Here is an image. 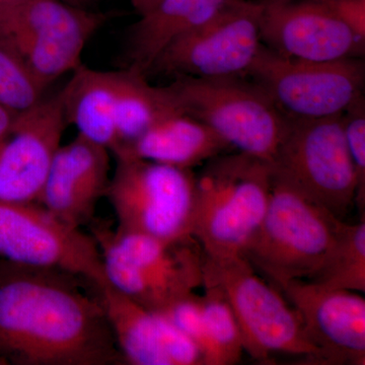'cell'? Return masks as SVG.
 I'll use <instances>...</instances> for the list:
<instances>
[{
	"mask_svg": "<svg viewBox=\"0 0 365 365\" xmlns=\"http://www.w3.org/2000/svg\"><path fill=\"white\" fill-rule=\"evenodd\" d=\"M81 279L0 261V365L123 364L102 300Z\"/></svg>",
	"mask_w": 365,
	"mask_h": 365,
	"instance_id": "obj_1",
	"label": "cell"
},
{
	"mask_svg": "<svg viewBox=\"0 0 365 365\" xmlns=\"http://www.w3.org/2000/svg\"><path fill=\"white\" fill-rule=\"evenodd\" d=\"M272 165L244 153L220 155L196 177L192 237L208 258L242 257L267 209Z\"/></svg>",
	"mask_w": 365,
	"mask_h": 365,
	"instance_id": "obj_2",
	"label": "cell"
},
{
	"mask_svg": "<svg viewBox=\"0 0 365 365\" xmlns=\"http://www.w3.org/2000/svg\"><path fill=\"white\" fill-rule=\"evenodd\" d=\"M343 222L272 170L267 209L242 257L276 287L287 281L309 279Z\"/></svg>",
	"mask_w": 365,
	"mask_h": 365,
	"instance_id": "obj_3",
	"label": "cell"
},
{
	"mask_svg": "<svg viewBox=\"0 0 365 365\" xmlns=\"http://www.w3.org/2000/svg\"><path fill=\"white\" fill-rule=\"evenodd\" d=\"M204 285L217 288L227 300L241 329L245 352L254 359L267 362L272 355L283 354L328 365L324 353L307 337L297 309L246 259L205 256Z\"/></svg>",
	"mask_w": 365,
	"mask_h": 365,
	"instance_id": "obj_4",
	"label": "cell"
},
{
	"mask_svg": "<svg viewBox=\"0 0 365 365\" xmlns=\"http://www.w3.org/2000/svg\"><path fill=\"white\" fill-rule=\"evenodd\" d=\"M168 86L182 113L207 125L230 148L273 163L288 117L261 86L244 78L186 76Z\"/></svg>",
	"mask_w": 365,
	"mask_h": 365,
	"instance_id": "obj_5",
	"label": "cell"
},
{
	"mask_svg": "<svg viewBox=\"0 0 365 365\" xmlns=\"http://www.w3.org/2000/svg\"><path fill=\"white\" fill-rule=\"evenodd\" d=\"M106 197L118 230L181 242L192 237L196 177L191 170L132 158H116Z\"/></svg>",
	"mask_w": 365,
	"mask_h": 365,
	"instance_id": "obj_6",
	"label": "cell"
},
{
	"mask_svg": "<svg viewBox=\"0 0 365 365\" xmlns=\"http://www.w3.org/2000/svg\"><path fill=\"white\" fill-rule=\"evenodd\" d=\"M273 173L339 220L355 204L357 179L342 115L322 119L288 117Z\"/></svg>",
	"mask_w": 365,
	"mask_h": 365,
	"instance_id": "obj_7",
	"label": "cell"
},
{
	"mask_svg": "<svg viewBox=\"0 0 365 365\" xmlns=\"http://www.w3.org/2000/svg\"><path fill=\"white\" fill-rule=\"evenodd\" d=\"M110 18L64 0H26L0 9V34L48 88L81 66L88 41Z\"/></svg>",
	"mask_w": 365,
	"mask_h": 365,
	"instance_id": "obj_8",
	"label": "cell"
},
{
	"mask_svg": "<svg viewBox=\"0 0 365 365\" xmlns=\"http://www.w3.org/2000/svg\"><path fill=\"white\" fill-rule=\"evenodd\" d=\"M248 76L287 117L341 116L364 98L365 68L360 57L307 61L281 56L262 45Z\"/></svg>",
	"mask_w": 365,
	"mask_h": 365,
	"instance_id": "obj_9",
	"label": "cell"
},
{
	"mask_svg": "<svg viewBox=\"0 0 365 365\" xmlns=\"http://www.w3.org/2000/svg\"><path fill=\"white\" fill-rule=\"evenodd\" d=\"M267 1L234 0L207 23L170 43L150 72L197 78L248 76L263 45L261 19Z\"/></svg>",
	"mask_w": 365,
	"mask_h": 365,
	"instance_id": "obj_10",
	"label": "cell"
},
{
	"mask_svg": "<svg viewBox=\"0 0 365 365\" xmlns=\"http://www.w3.org/2000/svg\"><path fill=\"white\" fill-rule=\"evenodd\" d=\"M0 261L66 271L97 290L107 284L93 235L59 222L38 203L0 202Z\"/></svg>",
	"mask_w": 365,
	"mask_h": 365,
	"instance_id": "obj_11",
	"label": "cell"
},
{
	"mask_svg": "<svg viewBox=\"0 0 365 365\" xmlns=\"http://www.w3.org/2000/svg\"><path fill=\"white\" fill-rule=\"evenodd\" d=\"M66 125L60 91L16 116L0 139V202L38 203Z\"/></svg>",
	"mask_w": 365,
	"mask_h": 365,
	"instance_id": "obj_12",
	"label": "cell"
},
{
	"mask_svg": "<svg viewBox=\"0 0 365 365\" xmlns=\"http://www.w3.org/2000/svg\"><path fill=\"white\" fill-rule=\"evenodd\" d=\"M262 44L281 56L307 61L360 57L365 41L321 0H268Z\"/></svg>",
	"mask_w": 365,
	"mask_h": 365,
	"instance_id": "obj_13",
	"label": "cell"
},
{
	"mask_svg": "<svg viewBox=\"0 0 365 365\" xmlns=\"http://www.w3.org/2000/svg\"><path fill=\"white\" fill-rule=\"evenodd\" d=\"M277 287L297 309L307 337L324 353L328 365L365 364V299L359 292L307 279Z\"/></svg>",
	"mask_w": 365,
	"mask_h": 365,
	"instance_id": "obj_14",
	"label": "cell"
},
{
	"mask_svg": "<svg viewBox=\"0 0 365 365\" xmlns=\"http://www.w3.org/2000/svg\"><path fill=\"white\" fill-rule=\"evenodd\" d=\"M110 150L76 135L61 144L48 170L38 204L73 228L90 225L101 198L106 197L111 175Z\"/></svg>",
	"mask_w": 365,
	"mask_h": 365,
	"instance_id": "obj_15",
	"label": "cell"
},
{
	"mask_svg": "<svg viewBox=\"0 0 365 365\" xmlns=\"http://www.w3.org/2000/svg\"><path fill=\"white\" fill-rule=\"evenodd\" d=\"M112 235L130 262L137 287L150 309L162 311L202 287L205 254L195 239L165 242L118 228Z\"/></svg>",
	"mask_w": 365,
	"mask_h": 365,
	"instance_id": "obj_16",
	"label": "cell"
},
{
	"mask_svg": "<svg viewBox=\"0 0 365 365\" xmlns=\"http://www.w3.org/2000/svg\"><path fill=\"white\" fill-rule=\"evenodd\" d=\"M98 292L124 364L204 365L200 350L163 314L141 307L108 283Z\"/></svg>",
	"mask_w": 365,
	"mask_h": 365,
	"instance_id": "obj_17",
	"label": "cell"
},
{
	"mask_svg": "<svg viewBox=\"0 0 365 365\" xmlns=\"http://www.w3.org/2000/svg\"><path fill=\"white\" fill-rule=\"evenodd\" d=\"M234 0H160L141 14L124 46V68L148 76L153 62L178 38L215 18Z\"/></svg>",
	"mask_w": 365,
	"mask_h": 365,
	"instance_id": "obj_18",
	"label": "cell"
},
{
	"mask_svg": "<svg viewBox=\"0 0 365 365\" xmlns=\"http://www.w3.org/2000/svg\"><path fill=\"white\" fill-rule=\"evenodd\" d=\"M230 148H232L207 125L185 113L176 112L153 124L114 155L191 170Z\"/></svg>",
	"mask_w": 365,
	"mask_h": 365,
	"instance_id": "obj_19",
	"label": "cell"
},
{
	"mask_svg": "<svg viewBox=\"0 0 365 365\" xmlns=\"http://www.w3.org/2000/svg\"><path fill=\"white\" fill-rule=\"evenodd\" d=\"M118 71H97L81 64L60 91L67 124L78 135L105 146L110 153L117 144Z\"/></svg>",
	"mask_w": 365,
	"mask_h": 365,
	"instance_id": "obj_20",
	"label": "cell"
},
{
	"mask_svg": "<svg viewBox=\"0 0 365 365\" xmlns=\"http://www.w3.org/2000/svg\"><path fill=\"white\" fill-rule=\"evenodd\" d=\"M176 112L182 111L169 86H151L146 76L133 69L118 71L117 144L113 155L160 119Z\"/></svg>",
	"mask_w": 365,
	"mask_h": 365,
	"instance_id": "obj_21",
	"label": "cell"
},
{
	"mask_svg": "<svg viewBox=\"0 0 365 365\" xmlns=\"http://www.w3.org/2000/svg\"><path fill=\"white\" fill-rule=\"evenodd\" d=\"M309 281L333 289L365 292V220L343 222L332 246Z\"/></svg>",
	"mask_w": 365,
	"mask_h": 365,
	"instance_id": "obj_22",
	"label": "cell"
},
{
	"mask_svg": "<svg viewBox=\"0 0 365 365\" xmlns=\"http://www.w3.org/2000/svg\"><path fill=\"white\" fill-rule=\"evenodd\" d=\"M201 304L210 345L207 365H232L245 352L241 329L232 307L215 287L204 285Z\"/></svg>",
	"mask_w": 365,
	"mask_h": 365,
	"instance_id": "obj_23",
	"label": "cell"
},
{
	"mask_svg": "<svg viewBox=\"0 0 365 365\" xmlns=\"http://www.w3.org/2000/svg\"><path fill=\"white\" fill-rule=\"evenodd\" d=\"M46 86L14 46L0 34V106L21 114L39 104Z\"/></svg>",
	"mask_w": 365,
	"mask_h": 365,
	"instance_id": "obj_24",
	"label": "cell"
},
{
	"mask_svg": "<svg viewBox=\"0 0 365 365\" xmlns=\"http://www.w3.org/2000/svg\"><path fill=\"white\" fill-rule=\"evenodd\" d=\"M169 319L178 330L186 336L202 353L204 365H207L210 345L206 332L201 297L192 292L175 300L163 311L158 312Z\"/></svg>",
	"mask_w": 365,
	"mask_h": 365,
	"instance_id": "obj_25",
	"label": "cell"
},
{
	"mask_svg": "<svg viewBox=\"0 0 365 365\" xmlns=\"http://www.w3.org/2000/svg\"><path fill=\"white\" fill-rule=\"evenodd\" d=\"M346 143L357 179L355 204L364 210L365 202V107L364 98L342 115Z\"/></svg>",
	"mask_w": 365,
	"mask_h": 365,
	"instance_id": "obj_26",
	"label": "cell"
},
{
	"mask_svg": "<svg viewBox=\"0 0 365 365\" xmlns=\"http://www.w3.org/2000/svg\"><path fill=\"white\" fill-rule=\"evenodd\" d=\"M365 41V0H321Z\"/></svg>",
	"mask_w": 365,
	"mask_h": 365,
	"instance_id": "obj_27",
	"label": "cell"
},
{
	"mask_svg": "<svg viewBox=\"0 0 365 365\" xmlns=\"http://www.w3.org/2000/svg\"><path fill=\"white\" fill-rule=\"evenodd\" d=\"M19 114L9 111L6 108L0 106V139L6 136L7 132L13 127L14 120Z\"/></svg>",
	"mask_w": 365,
	"mask_h": 365,
	"instance_id": "obj_28",
	"label": "cell"
},
{
	"mask_svg": "<svg viewBox=\"0 0 365 365\" xmlns=\"http://www.w3.org/2000/svg\"><path fill=\"white\" fill-rule=\"evenodd\" d=\"M158 1H160V0H131V4H133L134 9H135L137 13L140 16V14L148 13V11H150Z\"/></svg>",
	"mask_w": 365,
	"mask_h": 365,
	"instance_id": "obj_29",
	"label": "cell"
},
{
	"mask_svg": "<svg viewBox=\"0 0 365 365\" xmlns=\"http://www.w3.org/2000/svg\"><path fill=\"white\" fill-rule=\"evenodd\" d=\"M24 1L26 0H0V9L16 6V4H21Z\"/></svg>",
	"mask_w": 365,
	"mask_h": 365,
	"instance_id": "obj_30",
	"label": "cell"
},
{
	"mask_svg": "<svg viewBox=\"0 0 365 365\" xmlns=\"http://www.w3.org/2000/svg\"><path fill=\"white\" fill-rule=\"evenodd\" d=\"M64 1L83 7H88L91 4V0H64Z\"/></svg>",
	"mask_w": 365,
	"mask_h": 365,
	"instance_id": "obj_31",
	"label": "cell"
}]
</instances>
